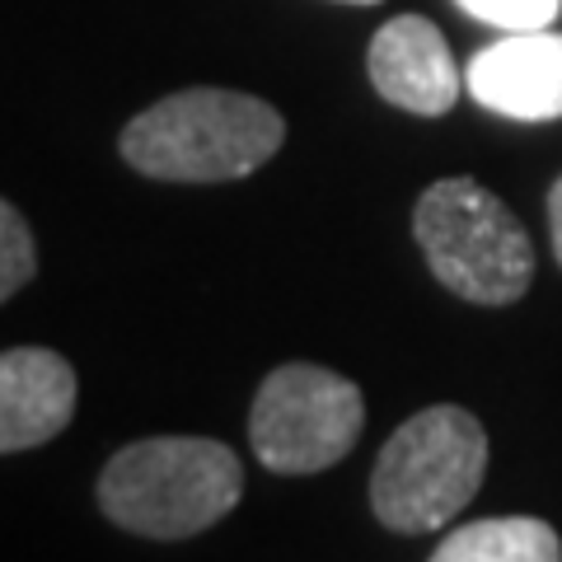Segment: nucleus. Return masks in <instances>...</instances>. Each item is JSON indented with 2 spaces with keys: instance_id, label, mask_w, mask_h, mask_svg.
<instances>
[{
  "instance_id": "f257e3e1",
  "label": "nucleus",
  "mask_w": 562,
  "mask_h": 562,
  "mask_svg": "<svg viewBox=\"0 0 562 562\" xmlns=\"http://www.w3.org/2000/svg\"><path fill=\"white\" fill-rule=\"evenodd\" d=\"M281 140L286 117L268 99L198 85L136 113L122 127L117 150L136 173L160 183H231L258 173Z\"/></svg>"
},
{
  "instance_id": "f03ea898",
  "label": "nucleus",
  "mask_w": 562,
  "mask_h": 562,
  "mask_svg": "<svg viewBox=\"0 0 562 562\" xmlns=\"http://www.w3.org/2000/svg\"><path fill=\"white\" fill-rule=\"evenodd\" d=\"M244 497V464L211 436H150L122 446L99 473V506L140 539H192Z\"/></svg>"
},
{
  "instance_id": "7ed1b4c3",
  "label": "nucleus",
  "mask_w": 562,
  "mask_h": 562,
  "mask_svg": "<svg viewBox=\"0 0 562 562\" xmlns=\"http://www.w3.org/2000/svg\"><path fill=\"white\" fill-rule=\"evenodd\" d=\"M483 473V422L460 403H436L380 446L371 469V512L394 535H431L479 497Z\"/></svg>"
},
{
  "instance_id": "20e7f679",
  "label": "nucleus",
  "mask_w": 562,
  "mask_h": 562,
  "mask_svg": "<svg viewBox=\"0 0 562 562\" xmlns=\"http://www.w3.org/2000/svg\"><path fill=\"white\" fill-rule=\"evenodd\" d=\"M431 277L469 305H516L535 281V244L497 192L473 179L431 183L413 206Z\"/></svg>"
},
{
  "instance_id": "39448f33",
  "label": "nucleus",
  "mask_w": 562,
  "mask_h": 562,
  "mask_svg": "<svg viewBox=\"0 0 562 562\" xmlns=\"http://www.w3.org/2000/svg\"><path fill=\"white\" fill-rule=\"evenodd\" d=\"M366 427V398L347 375L286 361L258 384L249 446L272 473H319L347 460Z\"/></svg>"
},
{
  "instance_id": "423d86ee",
  "label": "nucleus",
  "mask_w": 562,
  "mask_h": 562,
  "mask_svg": "<svg viewBox=\"0 0 562 562\" xmlns=\"http://www.w3.org/2000/svg\"><path fill=\"white\" fill-rule=\"evenodd\" d=\"M366 70L384 103L417 117H441L464 94V70L454 66L446 33L422 14H398L384 24L366 52Z\"/></svg>"
},
{
  "instance_id": "0eeeda50",
  "label": "nucleus",
  "mask_w": 562,
  "mask_h": 562,
  "mask_svg": "<svg viewBox=\"0 0 562 562\" xmlns=\"http://www.w3.org/2000/svg\"><path fill=\"white\" fill-rule=\"evenodd\" d=\"M464 90L487 113L516 122H553L562 117V33H506V38L473 52L464 70Z\"/></svg>"
},
{
  "instance_id": "6e6552de",
  "label": "nucleus",
  "mask_w": 562,
  "mask_h": 562,
  "mask_svg": "<svg viewBox=\"0 0 562 562\" xmlns=\"http://www.w3.org/2000/svg\"><path fill=\"white\" fill-rule=\"evenodd\" d=\"M76 371L47 347L0 351V454L47 446L76 417Z\"/></svg>"
},
{
  "instance_id": "1a4fd4ad",
  "label": "nucleus",
  "mask_w": 562,
  "mask_h": 562,
  "mask_svg": "<svg viewBox=\"0 0 562 562\" xmlns=\"http://www.w3.org/2000/svg\"><path fill=\"white\" fill-rule=\"evenodd\" d=\"M427 562H562V539L539 516H487L450 530Z\"/></svg>"
},
{
  "instance_id": "9d476101",
  "label": "nucleus",
  "mask_w": 562,
  "mask_h": 562,
  "mask_svg": "<svg viewBox=\"0 0 562 562\" xmlns=\"http://www.w3.org/2000/svg\"><path fill=\"white\" fill-rule=\"evenodd\" d=\"M33 272H38V249H33V231L29 221L0 198V305L14 291H24Z\"/></svg>"
},
{
  "instance_id": "9b49d317",
  "label": "nucleus",
  "mask_w": 562,
  "mask_h": 562,
  "mask_svg": "<svg viewBox=\"0 0 562 562\" xmlns=\"http://www.w3.org/2000/svg\"><path fill=\"white\" fill-rule=\"evenodd\" d=\"M464 14H473L479 24H492L502 33H535L553 29L562 14V0H454Z\"/></svg>"
},
{
  "instance_id": "f8f14e48",
  "label": "nucleus",
  "mask_w": 562,
  "mask_h": 562,
  "mask_svg": "<svg viewBox=\"0 0 562 562\" xmlns=\"http://www.w3.org/2000/svg\"><path fill=\"white\" fill-rule=\"evenodd\" d=\"M549 235H553V258L562 268V173H558V183L549 188Z\"/></svg>"
},
{
  "instance_id": "ddd939ff",
  "label": "nucleus",
  "mask_w": 562,
  "mask_h": 562,
  "mask_svg": "<svg viewBox=\"0 0 562 562\" xmlns=\"http://www.w3.org/2000/svg\"><path fill=\"white\" fill-rule=\"evenodd\" d=\"M342 5H380V0H342Z\"/></svg>"
}]
</instances>
